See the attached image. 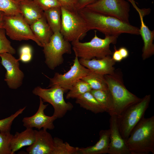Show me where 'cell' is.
<instances>
[{
    "label": "cell",
    "mask_w": 154,
    "mask_h": 154,
    "mask_svg": "<svg viewBox=\"0 0 154 154\" xmlns=\"http://www.w3.org/2000/svg\"><path fill=\"white\" fill-rule=\"evenodd\" d=\"M61 8V34L69 42L83 39L91 30L86 21L78 11H70L62 7Z\"/></svg>",
    "instance_id": "obj_5"
},
{
    "label": "cell",
    "mask_w": 154,
    "mask_h": 154,
    "mask_svg": "<svg viewBox=\"0 0 154 154\" xmlns=\"http://www.w3.org/2000/svg\"><path fill=\"white\" fill-rule=\"evenodd\" d=\"M39 105L38 110L32 116L25 117L22 120L23 125L26 128H35L38 130L41 128L47 130H52L54 128V122L57 118L54 116H46L44 110L48 104H45L42 99L39 97Z\"/></svg>",
    "instance_id": "obj_14"
},
{
    "label": "cell",
    "mask_w": 154,
    "mask_h": 154,
    "mask_svg": "<svg viewBox=\"0 0 154 154\" xmlns=\"http://www.w3.org/2000/svg\"><path fill=\"white\" fill-rule=\"evenodd\" d=\"M5 15L21 14L19 3L13 0H0V12Z\"/></svg>",
    "instance_id": "obj_28"
},
{
    "label": "cell",
    "mask_w": 154,
    "mask_h": 154,
    "mask_svg": "<svg viewBox=\"0 0 154 154\" xmlns=\"http://www.w3.org/2000/svg\"><path fill=\"white\" fill-rule=\"evenodd\" d=\"M1 64L6 70L4 80L9 88L16 89L23 84L24 78L20 69L19 59L7 53L0 54Z\"/></svg>",
    "instance_id": "obj_12"
},
{
    "label": "cell",
    "mask_w": 154,
    "mask_h": 154,
    "mask_svg": "<svg viewBox=\"0 0 154 154\" xmlns=\"http://www.w3.org/2000/svg\"><path fill=\"white\" fill-rule=\"evenodd\" d=\"M127 0L131 3L139 16L141 26L139 29V33L143 42L142 56L143 59L145 60L151 56L154 53L153 44L154 31L150 30L143 21L144 17L149 15L151 12V10L149 8L140 9L137 5L135 0Z\"/></svg>",
    "instance_id": "obj_13"
},
{
    "label": "cell",
    "mask_w": 154,
    "mask_h": 154,
    "mask_svg": "<svg viewBox=\"0 0 154 154\" xmlns=\"http://www.w3.org/2000/svg\"><path fill=\"white\" fill-rule=\"evenodd\" d=\"M0 64H1V59L0 57Z\"/></svg>",
    "instance_id": "obj_40"
},
{
    "label": "cell",
    "mask_w": 154,
    "mask_h": 154,
    "mask_svg": "<svg viewBox=\"0 0 154 154\" xmlns=\"http://www.w3.org/2000/svg\"><path fill=\"white\" fill-rule=\"evenodd\" d=\"M13 0L18 3H20L22 1H23L25 0Z\"/></svg>",
    "instance_id": "obj_39"
},
{
    "label": "cell",
    "mask_w": 154,
    "mask_h": 154,
    "mask_svg": "<svg viewBox=\"0 0 154 154\" xmlns=\"http://www.w3.org/2000/svg\"><path fill=\"white\" fill-rule=\"evenodd\" d=\"M26 108V106L20 108L10 116L0 120V132L6 133L11 132V125L14 119L22 114Z\"/></svg>",
    "instance_id": "obj_29"
},
{
    "label": "cell",
    "mask_w": 154,
    "mask_h": 154,
    "mask_svg": "<svg viewBox=\"0 0 154 154\" xmlns=\"http://www.w3.org/2000/svg\"><path fill=\"white\" fill-rule=\"evenodd\" d=\"M90 92L102 105L105 112L110 116L113 109V103L112 97L109 89H92Z\"/></svg>",
    "instance_id": "obj_24"
},
{
    "label": "cell",
    "mask_w": 154,
    "mask_h": 154,
    "mask_svg": "<svg viewBox=\"0 0 154 154\" xmlns=\"http://www.w3.org/2000/svg\"><path fill=\"white\" fill-rule=\"evenodd\" d=\"M44 11L54 7H61L58 0H33Z\"/></svg>",
    "instance_id": "obj_33"
},
{
    "label": "cell",
    "mask_w": 154,
    "mask_h": 154,
    "mask_svg": "<svg viewBox=\"0 0 154 154\" xmlns=\"http://www.w3.org/2000/svg\"><path fill=\"white\" fill-rule=\"evenodd\" d=\"M118 37L105 35L102 39L97 36L95 31L94 37L89 42H82L78 40L72 42V48L75 56L80 58L86 60L102 58L112 54L110 45L116 43Z\"/></svg>",
    "instance_id": "obj_3"
},
{
    "label": "cell",
    "mask_w": 154,
    "mask_h": 154,
    "mask_svg": "<svg viewBox=\"0 0 154 154\" xmlns=\"http://www.w3.org/2000/svg\"><path fill=\"white\" fill-rule=\"evenodd\" d=\"M3 28L5 30L6 34L12 40L19 41L31 40L40 46L30 26L21 14L11 15H4Z\"/></svg>",
    "instance_id": "obj_9"
},
{
    "label": "cell",
    "mask_w": 154,
    "mask_h": 154,
    "mask_svg": "<svg viewBox=\"0 0 154 154\" xmlns=\"http://www.w3.org/2000/svg\"><path fill=\"white\" fill-rule=\"evenodd\" d=\"M61 7L67 10L74 11L76 10L74 7V0H58Z\"/></svg>",
    "instance_id": "obj_35"
},
{
    "label": "cell",
    "mask_w": 154,
    "mask_h": 154,
    "mask_svg": "<svg viewBox=\"0 0 154 154\" xmlns=\"http://www.w3.org/2000/svg\"><path fill=\"white\" fill-rule=\"evenodd\" d=\"M30 26L33 33L38 41L40 46L48 43L53 34L44 16Z\"/></svg>",
    "instance_id": "obj_19"
},
{
    "label": "cell",
    "mask_w": 154,
    "mask_h": 154,
    "mask_svg": "<svg viewBox=\"0 0 154 154\" xmlns=\"http://www.w3.org/2000/svg\"><path fill=\"white\" fill-rule=\"evenodd\" d=\"M44 15L53 33L60 32L62 20L61 7H54L44 11Z\"/></svg>",
    "instance_id": "obj_23"
},
{
    "label": "cell",
    "mask_w": 154,
    "mask_h": 154,
    "mask_svg": "<svg viewBox=\"0 0 154 154\" xmlns=\"http://www.w3.org/2000/svg\"><path fill=\"white\" fill-rule=\"evenodd\" d=\"M42 47L45 63L52 70L63 64L64 54L72 53L71 44L60 32L53 33L49 41Z\"/></svg>",
    "instance_id": "obj_7"
},
{
    "label": "cell",
    "mask_w": 154,
    "mask_h": 154,
    "mask_svg": "<svg viewBox=\"0 0 154 154\" xmlns=\"http://www.w3.org/2000/svg\"><path fill=\"white\" fill-rule=\"evenodd\" d=\"M4 13L2 12H0V28H3V20Z\"/></svg>",
    "instance_id": "obj_38"
},
{
    "label": "cell",
    "mask_w": 154,
    "mask_h": 154,
    "mask_svg": "<svg viewBox=\"0 0 154 154\" xmlns=\"http://www.w3.org/2000/svg\"><path fill=\"white\" fill-rule=\"evenodd\" d=\"M13 135L11 132H0V154H13L11 145Z\"/></svg>",
    "instance_id": "obj_31"
},
{
    "label": "cell",
    "mask_w": 154,
    "mask_h": 154,
    "mask_svg": "<svg viewBox=\"0 0 154 154\" xmlns=\"http://www.w3.org/2000/svg\"><path fill=\"white\" fill-rule=\"evenodd\" d=\"M21 132H17L13 135L11 145L13 154L23 147L29 146L35 139V130L32 128H26Z\"/></svg>",
    "instance_id": "obj_20"
},
{
    "label": "cell",
    "mask_w": 154,
    "mask_h": 154,
    "mask_svg": "<svg viewBox=\"0 0 154 154\" xmlns=\"http://www.w3.org/2000/svg\"><path fill=\"white\" fill-rule=\"evenodd\" d=\"M5 30L0 28V54L7 53L14 54L16 53V50L7 38Z\"/></svg>",
    "instance_id": "obj_30"
},
{
    "label": "cell",
    "mask_w": 154,
    "mask_h": 154,
    "mask_svg": "<svg viewBox=\"0 0 154 154\" xmlns=\"http://www.w3.org/2000/svg\"><path fill=\"white\" fill-rule=\"evenodd\" d=\"M98 0H74V2L76 9L78 11Z\"/></svg>",
    "instance_id": "obj_34"
},
{
    "label": "cell",
    "mask_w": 154,
    "mask_h": 154,
    "mask_svg": "<svg viewBox=\"0 0 154 154\" xmlns=\"http://www.w3.org/2000/svg\"><path fill=\"white\" fill-rule=\"evenodd\" d=\"M92 89L88 83L80 79L69 90L66 95V99H76Z\"/></svg>",
    "instance_id": "obj_27"
},
{
    "label": "cell",
    "mask_w": 154,
    "mask_h": 154,
    "mask_svg": "<svg viewBox=\"0 0 154 154\" xmlns=\"http://www.w3.org/2000/svg\"><path fill=\"white\" fill-rule=\"evenodd\" d=\"M81 79L88 83L92 89H108L104 76L90 71L87 75Z\"/></svg>",
    "instance_id": "obj_25"
},
{
    "label": "cell",
    "mask_w": 154,
    "mask_h": 154,
    "mask_svg": "<svg viewBox=\"0 0 154 154\" xmlns=\"http://www.w3.org/2000/svg\"><path fill=\"white\" fill-rule=\"evenodd\" d=\"M114 50V51L112 54V58L115 62L121 61L123 59L119 52L118 49H117L115 47Z\"/></svg>",
    "instance_id": "obj_36"
},
{
    "label": "cell",
    "mask_w": 154,
    "mask_h": 154,
    "mask_svg": "<svg viewBox=\"0 0 154 154\" xmlns=\"http://www.w3.org/2000/svg\"><path fill=\"white\" fill-rule=\"evenodd\" d=\"M76 103L79 104L81 107L96 114L106 112L102 105L90 91L76 98Z\"/></svg>",
    "instance_id": "obj_22"
},
{
    "label": "cell",
    "mask_w": 154,
    "mask_h": 154,
    "mask_svg": "<svg viewBox=\"0 0 154 154\" xmlns=\"http://www.w3.org/2000/svg\"><path fill=\"white\" fill-rule=\"evenodd\" d=\"M91 30L95 29L105 35L119 36L123 33L139 35V28L116 17L84 7L78 11Z\"/></svg>",
    "instance_id": "obj_1"
},
{
    "label": "cell",
    "mask_w": 154,
    "mask_h": 154,
    "mask_svg": "<svg viewBox=\"0 0 154 154\" xmlns=\"http://www.w3.org/2000/svg\"><path fill=\"white\" fill-rule=\"evenodd\" d=\"M54 147L53 138L47 130H35V139L33 144L26 149L29 154H52Z\"/></svg>",
    "instance_id": "obj_16"
},
{
    "label": "cell",
    "mask_w": 154,
    "mask_h": 154,
    "mask_svg": "<svg viewBox=\"0 0 154 154\" xmlns=\"http://www.w3.org/2000/svg\"><path fill=\"white\" fill-rule=\"evenodd\" d=\"M90 71L80 62L78 58L75 56L73 65L70 69L63 74L56 72L52 78L44 75L49 80L48 88L58 86L69 90L79 80L87 75Z\"/></svg>",
    "instance_id": "obj_11"
},
{
    "label": "cell",
    "mask_w": 154,
    "mask_h": 154,
    "mask_svg": "<svg viewBox=\"0 0 154 154\" xmlns=\"http://www.w3.org/2000/svg\"><path fill=\"white\" fill-rule=\"evenodd\" d=\"M86 7L129 23L130 5L128 2L125 0H98Z\"/></svg>",
    "instance_id": "obj_10"
},
{
    "label": "cell",
    "mask_w": 154,
    "mask_h": 154,
    "mask_svg": "<svg viewBox=\"0 0 154 154\" xmlns=\"http://www.w3.org/2000/svg\"><path fill=\"white\" fill-rule=\"evenodd\" d=\"M32 48L30 45H25L22 46L19 49V60L24 63L29 62L32 59Z\"/></svg>",
    "instance_id": "obj_32"
},
{
    "label": "cell",
    "mask_w": 154,
    "mask_h": 154,
    "mask_svg": "<svg viewBox=\"0 0 154 154\" xmlns=\"http://www.w3.org/2000/svg\"><path fill=\"white\" fill-rule=\"evenodd\" d=\"M118 50L123 59L127 58L129 56V52L125 47H122L120 48Z\"/></svg>",
    "instance_id": "obj_37"
},
{
    "label": "cell",
    "mask_w": 154,
    "mask_h": 154,
    "mask_svg": "<svg viewBox=\"0 0 154 154\" xmlns=\"http://www.w3.org/2000/svg\"><path fill=\"white\" fill-rule=\"evenodd\" d=\"M49 88H44L37 86L34 88L32 93L40 98L44 102H48L52 106L53 116L57 118H62L68 111L72 109L73 106L70 102L65 101L64 94L66 91L64 89L58 86Z\"/></svg>",
    "instance_id": "obj_8"
},
{
    "label": "cell",
    "mask_w": 154,
    "mask_h": 154,
    "mask_svg": "<svg viewBox=\"0 0 154 154\" xmlns=\"http://www.w3.org/2000/svg\"><path fill=\"white\" fill-rule=\"evenodd\" d=\"M54 147L52 154H78V147L70 145L57 137L53 138Z\"/></svg>",
    "instance_id": "obj_26"
},
{
    "label": "cell",
    "mask_w": 154,
    "mask_h": 154,
    "mask_svg": "<svg viewBox=\"0 0 154 154\" xmlns=\"http://www.w3.org/2000/svg\"><path fill=\"white\" fill-rule=\"evenodd\" d=\"M110 142L108 154H131L125 141L120 134L116 116H110Z\"/></svg>",
    "instance_id": "obj_15"
},
{
    "label": "cell",
    "mask_w": 154,
    "mask_h": 154,
    "mask_svg": "<svg viewBox=\"0 0 154 154\" xmlns=\"http://www.w3.org/2000/svg\"><path fill=\"white\" fill-rule=\"evenodd\" d=\"M19 5L21 14L29 25L44 15V11L33 0L22 1Z\"/></svg>",
    "instance_id": "obj_21"
},
{
    "label": "cell",
    "mask_w": 154,
    "mask_h": 154,
    "mask_svg": "<svg viewBox=\"0 0 154 154\" xmlns=\"http://www.w3.org/2000/svg\"><path fill=\"white\" fill-rule=\"evenodd\" d=\"M131 154H154V116L143 117L125 141Z\"/></svg>",
    "instance_id": "obj_2"
},
{
    "label": "cell",
    "mask_w": 154,
    "mask_h": 154,
    "mask_svg": "<svg viewBox=\"0 0 154 154\" xmlns=\"http://www.w3.org/2000/svg\"><path fill=\"white\" fill-rule=\"evenodd\" d=\"M104 77L113 101V109L110 116L119 117L128 107L140 100L126 88L114 73L104 75Z\"/></svg>",
    "instance_id": "obj_4"
},
{
    "label": "cell",
    "mask_w": 154,
    "mask_h": 154,
    "mask_svg": "<svg viewBox=\"0 0 154 154\" xmlns=\"http://www.w3.org/2000/svg\"><path fill=\"white\" fill-rule=\"evenodd\" d=\"M99 139L94 145L86 148H79L78 154L108 153L110 142V129L101 130L99 133Z\"/></svg>",
    "instance_id": "obj_18"
},
{
    "label": "cell",
    "mask_w": 154,
    "mask_h": 154,
    "mask_svg": "<svg viewBox=\"0 0 154 154\" xmlns=\"http://www.w3.org/2000/svg\"><path fill=\"white\" fill-rule=\"evenodd\" d=\"M80 63L91 72L104 76L114 73L113 66L115 62L110 56L101 59L86 60L80 58Z\"/></svg>",
    "instance_id": "obj_17"
},
{
    "label": "cell",
    "mask_w": 154,
    "mask_h": 154,
    "mask_svg": "<svg viewBox=\"0 0 154 154\" xmlns=\"http://www.w3.org/2000/svg\"><path fill=\"white\" fill-rule=\"evenodd\" d=\"M151 98L150 95L145 96L117 117L120 134L125 141L133 128L144 117L145 113L149 107Z\"/></svg>",
    "instance_id": "obj_6"
}]
</instances>
